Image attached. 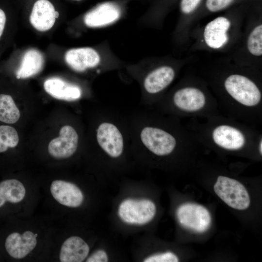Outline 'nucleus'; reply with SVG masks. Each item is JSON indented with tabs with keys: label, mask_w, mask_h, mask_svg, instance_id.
Returning a JSON list of instances; mask_svg holds the SVG:
<instances>
[{
	"label": "nucleus",
	"mask_w": 262,
	"mask_h": 262,
	"mask_svg": "<svg viewBox=\"0 0 262 262\" xmlns=\"http://www.w3.org/2000/svg\"><path fill=\"white\" fill-rule=\"evenodd\" d=\"M26 195V189L19 180L5 179L0 181V216L5 215L9 205L21 202Z\"/></svg>",
	"instance_id": "19"
},
{
	"label": "nucleus",
	"mask_w": 262,
	"mask_h": 262,
	"mask_svg": "<svg viewBox=\"0 0 262 262\" xmlns=\"http://www.w3.org/2000/svg\"><path fill=\"white\" fill-rule=\"evenodd\" d=\"M177 70L175 67L163 65L150 71L145 77L143 86L150 98L148 104H154L155 98L162 94L174 81Z\"/></svg>",
	"instance_id": "13"
},
{
	"label": "nucleus",
	"mask_w": 262,
	"mask_h": 262,
	"mask_svg": "<svg viewBox=\"0 0 262 262\" xmlns=\"http://www.w3.org/2000/svg\"><path fill=\"white\" fill-rule=\"evenodd\" d=\"M257 0H205L196 16V20L198 18L202 17L207 15L220 12L238 4Z\"/></svg>",
	"instance_id": "25"
},
{
	"label": "nucleus",
	"mask_w": 262,
	"mask_h": 262,
	"mask_svg": "<svg viewBox=\"0 0 262 262\" xmlns=\"http://www.w3.org/2000/svg\"><path fill=\"white\" fill-rule=\"evenodd\" d=\"M50 191L58 203L66 207H79L83 200L81 189L74 183L65 180H53L50 185Z\"/></svg>",
	"instance_id": "17"
},
{
	"label": "nucleus",
	"mask_w": 262,
	"mask_h": 262,
	"mask_svg": "<svg viewBox=\"0 0 262 262\" xmlns=\"http://www.w3.org/2000/svg\"><path fill=\"white\" fill-rule=\"evenodd\" d=\"M120 218L130 224L144 225L150 222L156 213L155 204L147 199H127L120 204Z\"/></svg>",
	"instance_id": "11"
},
{
	"label": "nucleus",
	"mask_w": 262,
	"mask_h": 262,
	"mask_svg": "<svg viewBox=\"0 0 262 262\" xmlns=\"http://www.w3.org/2000/svg\"><path fill=\"white\" fill-rule=\"evenodd\" d=\"M20 117V112L13 97L6 90V79L0 75V122L14 124Z\"/></svg>",
	"instance_id": "23"
},
{
	"label": "nucleus",
	"mask_w": 262,
	"mask_h": 262,
	"mask_svg": "<svg viewBox=\"0 0 262 262\" xmlns=\"http://www.w3.org/2000/svg\"><path fill=\"white\" fill-rule=\"evenodd\" d=\"M120 16L118 8L111 3L101 4L86 13L83 18L84 25L90 28L110 24Z\"/></svg>",
	"instance_id": "20"
},
{
	"label": "nucleus",
	"mask_w": 262,
	"mask_h": 262,
	"mask_svg": "<svg viewBox=\"0 0 262 262\" xmlns=\"http://www.w3.org/2000/svg\"><path fill=\"white\" fill-rule=\"evenodd\" d=\"M216 194L228 206L238 210L248 208L250 200L245 186L238 180L219 176L213 186Z\"/></svg>",
	"instance_id": "9"
},
{
	"label": "nucleus",
	"mask_w": 262,
	"mask_h": 262,
	"mask_svg": "<svg viewBox=\"0 0 262 262\" xmlns=\"http://www.w3.org/2000/svg\"><path fill=\"white\" fill-rule=\"evenodd\" d=\"M161 114L179 118H209L220 115L217 102L206 82L187 78L166 98L155 104Z\"/></svg>",
	"instance_id": "3"
},
{
	"label": "nucleus",
	"mask_w": 262,
	"mask_h": 262,
	"mask_svg": "<svg viewBox=\"0 0 262 262\" xmlns=\"http://www.w3.org/2000/svg\"><path fill=\"white\" fill-rule=\"evenodd\" d=\"M67 0L72 1H81L82 0Z\"/></svg>",
	"instance_id": "28"
},
{
	"label": "nucleus",
	"mask_w": 262,
	"mask_h": 262,
	"mask_svg": "<svg viewBox=\"0 0 262 262\" xmlns=\"http://www.w3.org/2000/svg\"><path fill=\"white\" fill-rule=\"evenodd\" d=\"M19 13L15 0H0V62L3 54L13 44Z\"/></svg>",
	"instance_id": "10"
},
{
	"label": "nucleus",
	"mask_w": 262,
	"mask_h": 262,
	"mask_svg": "<svg viewBox=\"0 0 262 262\" xmlns=\"http://www.w3.org/2000/svg\"><path fill=\"white\" fill-rule=\"evenodd\" d=\"M79 139L76 130L70 125H65L61 129L59 136L49 143L48 152L57 159L68 158L76 152Z\"/></svg>",
	"instance_id": "15"
},
{
	"label": "nucleus",
	"mask_w": 262,
	"mask_h": 262,
	"mask_svg": "<svg viewBox=\"0 0 262 262\" xmlns=\"http://www.w3.org/2000/svg\"><path fill=\"white\" fill-rule=\"evenodd\" d=\"M98 147L112 158L120 157L126 146L131 144L128 122L111 113H103L95 130Z\"/></svg>",
	"instance_id": "7"
},
{
	"label": "nucleus",
	"mask_w": 262,
	"mask_h": 262,
	"mask_svg": "<svg viewBox=\"0 0 262 262\" xmlns=\"http://www.w3.org/2000/svg\"><path fill=\"white\" fill-rule=\"evenodd\" d=\"M89 252L88 244L81 237L71 236L63 243L59 254L61 262H82Z\"/></svg>",
	"instance_id": "21"
},
{
	"label": "nucleus",
	"mask_w": 262,
	"mask_h": 262,
	"mask_svg": "<svg viewBox=\"0 0 262 262\" xmlns=\"http://www.w3.org/2000/svg\"><path fill=\"white\" fill-rule=\"evenodd\" d=\"M45 92L52 97L60 100L74 101L82 95L81 88L59 77H49L43 82Z\"/></svg>",
	"instance_id": "18"
},
{
	"label": "nucleus",
	"mask_w": 262,
	"mask_h": 262,
	"mask_svg": "<svg viewBox=\"0 0 262 262\" xmlns=\"http://www.w3.org/2000/svg\"><path fill=\"white\" fill-rule=\"evenodd\" d=\"M19 12L30 28L39 34L52 32L62 20L60 0H15Z\"/></svg>",
	"instance_id": "6"
},
{
	"label": "nucleus",
	"mask_w": 262,
	"mask_h": 262,
	"mask_svg": "<svg viewBox=\"0 0 262 262\" xmlns=\"http://www.w3.org/2000/svg\"><path fill=\"white\" fill-rule=\"evenodd\" d=\"M178 257L173 253L167 252L152 255L146 259L144 262H178Z\"/></svg>",
	"instance_id": "26"
},
{
	"label": "nucleus",
	"mask_w": 262,
	"mask_h": 262,
	"mask_svg": "<svg viewBox=\"0 0 262 262\" xmlns=\"http://www.w3.org/2000/svg\"><path fill=\"white\" fill-rule=\"evenodd\" d=\"M131 144L163 157L183 147L200 144L179 119L156 112L134 115L128 121Z\"/></svg>",
	"instance_id": "1"
},
{
	"label": "nucleus",
	"mask_w": 262,
	"mask_h": 262,
	"mask_svg": "<svg viewBox=\"0 0 262 262\" xmlns=\"http://www.w3.org/2000/svg\"><path fill=\"white\" fill-rule=\"evenodd\" d=\"M177 216L183 227L199 233L206 231L211 223V216L208 210L196 203L181 205L177 209Z\"/></svg>",
	"instance_id": "14"
},
{
	"label": "nucleus",
	"mask_w": 262,
	"mask_h": 262,
	"mask_svg": "<svg viewBox=\"0 0 262 262\" xmlns=\"http://www.w3.org/2000/svg\"><path fill=\"white\" fill-rule=\"evenodd\" d=\"M205 0H180V20L179 33L182 41H187L191 27L195 21L196 16Z\"/></svg>",
	"instance_id": "22"
},
{
	"label": "nucleus",
	"mask_w": 262,
	"mask_h": 262,
	"mask_svg": "<svg viewBox=\"0 0 262 262\" xmlns=\"http://www.w3.org/2000/svg\"><path fill=\"white\" fill-rule=\"evenodd\" d=\"M63 56V61L68 67L78 73L97 67L100 61L98 53L91 47L69 49Z\"/></svg>",
	"instance_id": "16"
},
{
	"label": "nucleus",
	"mask_w": 262,
	"mask_h": 262,
	"mask_svg": "<svg viewBox=\"0 0 262 262\" xmlns=\"http://www.w3.org/2000/svg\"><path fill=\"white\" fill-rule=\"evenodd\" d=\"M37 234L27 230L22 234L16 231L8 232L2 238L0 244L4 253L9 258L20 260L25 258L35 247Z\"/></svg>",
	"instance_id": "12"
},
{
	"label": "nucleus",
	"mask_w": 262,
	"mask_h": 262,
	"mask_svg": "<svg viewBox=\"0 0 262 262\" xmlns=\"http://www.w3.org/2000/svg\"><path fill=\"white\" fill-rule=\"evenodd\" d=\"M46 61L45 53L36 48L16 49L0 62V75L6 77L12 74L17 80L27 79L40 73Z\"/></svg>",
	"instance_id": "8"
},
{
	"label": "nucleus",
	"mask_w": 262,
	"mask_h": 262,
	"mask_svg": "<svg viewBox=\"0 0 262 262\" xmlns=\"http://www.w3.org/2000/svg\"><path fill=\"white\" fill-rule=\"evenodd\" d=\"M212 86L220 112L227 117L255 125L262 120V90L254 75L243 69L223 71Z\"/></svg>",
	"instance_id": "2"
},
{
	"label": "nucleus",
	"mask_w": 262,
	"mask_h": 262,
	"mask_svg": "<svg viewBox=\"0 0 262 262\" xmlns=\"http://www.w3.org/2000/svg\"><path fill=\"white\" fill-rule=\"evenodd\" d=\"M245 38L244 49L250 60L261 61L262 56V21L259 17L249 26Z\"/></svg>",
	"instance_id": "24"
},
{
	"label": "nucleus",
	"mask_w": 262,
	"mask_h": 262,
	"mask_svg": "<svg viewBox=\"0 0 262 262\" xmlns=\"http://www.w3.org/2000/svg\"><path fill=\"white\" fill-rule=\"evenodd\" d=\"M188 127L200 144L229 151H238L257 145L262 135L252 125L220 115L206 118L202 124Z\"/></svg>",
	"instance_id": "4"
},
{
	"label": "nucleus",
	"mask_w": 262,
	"mask_h": 262,
	"mask_svg": "<svg viewBox=\"0 0 262 262\" xmlns=\"http://www.w3.org/2000/svg\"><path fill=\"white\" fill-rule=\"evenodd\" d=\"M244 11L235 9L208 22L196 36L194 49L222 51L232 47L241 36Z\"/></svg>",
	"instance_id": "5"
},
{
	"label": "nucleus",
	"mask_w": 262,
	"mask_h": 262,
	"mask_svg": "<svg viewBox=\"0 0 262 262\" xmlns=\"http://www.w3.org/2000/svg\"><path fill=\"white\" fill-rule=\"evenodd\" d=\"M108 256L105 251L99 249L93 253L86 261L87 262H107Z\"/></svg>",
	"instance_id": "27"
}]
</instances>
